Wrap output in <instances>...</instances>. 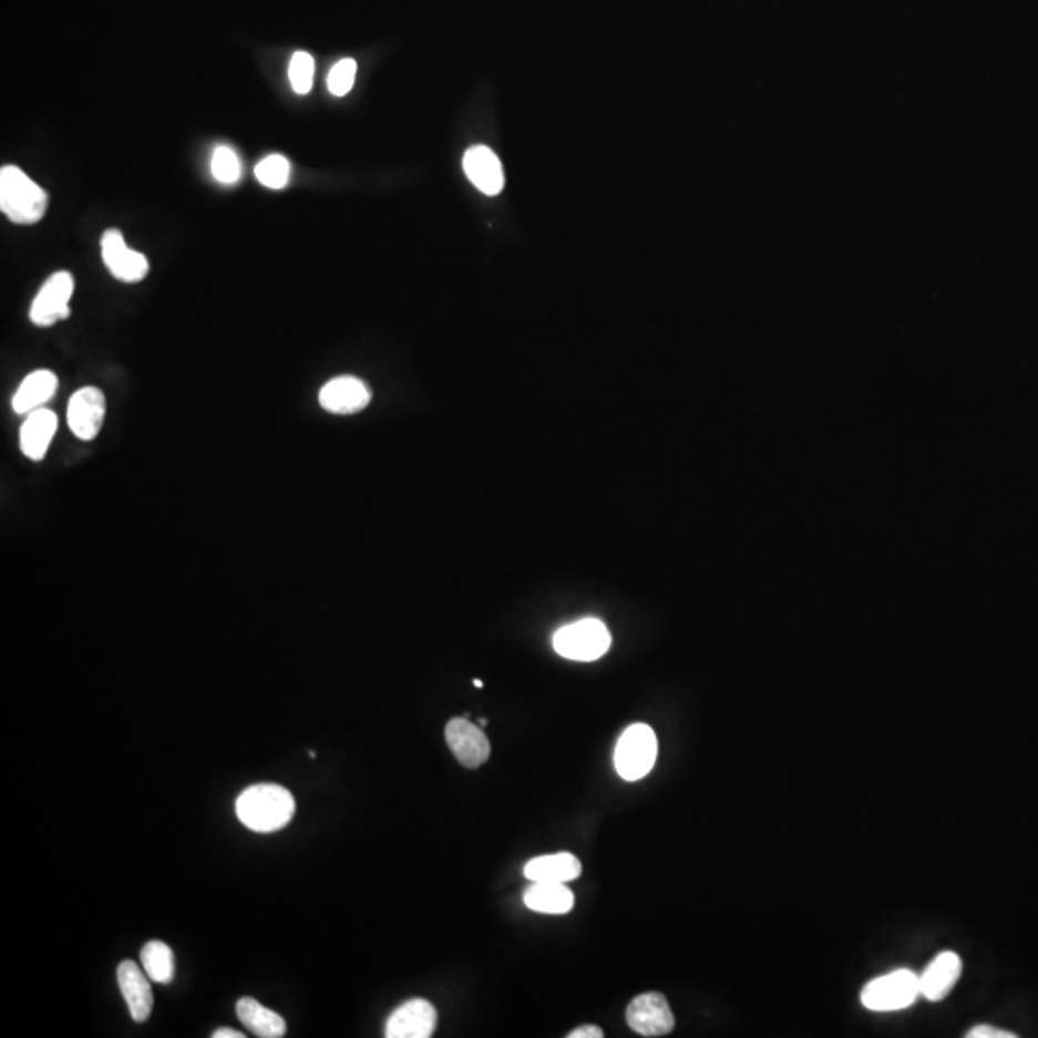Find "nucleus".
Masks as SVG:
<instances>
[{
  "label": "nucleus",
  "mask_w": 1038,
  "mask_h": 1038,
  "mask_svg": "<svg viewBox=\"0 0 1038 1038\" xmlns=\"http://www.w3.org/2000/svg\"><path fill=\"white\" fill-rule=\"evenodd\" d=\"M436 1027V1009L433 1004L414 998L392 1011L387 1021V1038H429Z\"/></svg>",
  "instance_id": "11"
},
{
  "label": "nucleus",
  "mask_w": 1038,
  "mask_h": 1038,
  "mask_svg": "<svg viewBox=\"0 0 1038 1038\" xmlns=\"http://www.w3.org/2000/svg\"><path fill=\"white\" fill-rule=\"evenodd\" d=\"M357 70L358 65L354 60H339V62L331 68L329 75H327V89H329V93L335 96L349 95L352 88H354Z\"/></svg>",
  "instance_id": "25"
},
{
  "label": "nucleus",
  "mask_w": 1038,
  "mask_h": 1038,
  "mask_svg": "<svg viewBox=\"0 0 1038 1038\" xmlns=\"http://www.w3.org/2000/svg\"><path fill=\"white\" fill-rule=\"evenodd\" d=\"M117 983L133 1021H146L153 1011V988L145 969H141L135 962L125 959L117 966Z\"/></svg>",
  "instance_id": "13"
},
{
  "label": "nucleus",
  "mask_w": 1038,
  "mask_h": 1038,
  "mask_svg": "<svg viewBox=\"0 0 1038 1038\" xmlns=\"http://www.w3.org/2000/svg\"><path fill=\"white\" fill-rule=\"evenodd\" d=\"M255 175L264 187L279 191L287 187L289 175H291V166H289V161L281 154H269L264 161L258 162Z\"/></svg>",
  "instance_id": "22"
},
{
  "label": "nucleus",
  "mask_w": 1038,
  "mask_h": 1038,
  "mask_svg": "<svg viewBox=\"0 0 1038 1038\" xmlns=\"http://www.w3.org/2000/svg\"><path fill=\"white\" fill-rule=\"evenodd\" d=\"M525 906L541 914H567L574 908V893L566 883L535 881L523 894Z\"/></svg>",
  "instance_id": "19"
},
{
  "label": "nucleus",
  "mask_w": 1038,
  "mask_h": 1038,
  "mask_svg": "<svg viewBox=\"0 0 1038 1038\" xmlns=\"http://www.w3.org/2000/svg\"><path fill=\"white\" fill-rule=\"evenodd\" d=\"M295 799L281 784H253L240 792L235 810L245 828L255 833H276L295 815Z\"/></svg>",
  "instance_id": "1"
},
{
  "label": "nucleus",
  "mask_w": 1038,
  "mask_h": 1038,
  "mask_svg": "<svg viewBox=\"0 0 1038 1038\" xmlns=\"http://www.w3.org/2000/svg\"><path fill=\"white\" fill-rule=\"evenodd\" d=\"M612 647V635L600 619H582L554 635V650L567 660L595 661Z\"/></svg>",
  "instance_id": "3"
},
{
  "label": "nucleus",
  "mask_w": 1038,
  "mask_h": 1038,
  "mask_svg": "<svg viewBox=\"0 0 1038 1038\" xmlns=\"http://www.w3.org/2000/svg\"><path fill=\"white\" fill-rule=\"evenodd\" d=\"M49 196L18 166L0 169V210L20 226H31L43 219Z\"/></svg>",
  "instance_id": "2"
},
{
  "label": "nucleus",
  "mask_w": 1038,
  "mask_h": 1038,
  "mask_svg": "<svg viewBox=\"0 0 1038 1038\" xmlns=\"http://www.w3.org/2000/svg\"><path fill=\"white\" fill-rule=\"evenodd\" d=\"M314 72H316V62L308 52L300 51L292 54L289 80L297 95H308L312 91Z\"/></svg>",
  "instance_id": "24"
},
{
  "label": "nucleus",
  "mask_w": 1038,
  "mask_h": 1038,
  "mask_svg": "<svg viewBox=\"0 0 1038 1038\" xmlns=\"http://www.w3.org/2000/svg\"><path fill=\"white\" fill-rule=\"evenodd\" d=\"M371 392L362 379L342 376L321 387L320 404L331 414L349 415L362 412L370 404Z\"/></svg>",
  "instance_id": "12"
},
{
  "label": "nucleus",
  "mask_w": 1038,
  "mask_h": 1038,
  "mask_svg": "<svg viewBox=\"0 0 1038 1038\" xmlns=\"http://www.w3.org/2000/svg\"><path fill=\"white\" fill-rule=\"evenodd\" d=\"M59 391V378L51 370H37L23 379L12 397L16 414L28 415L43 408Z\"/></svg>",
  "instance_id": "17"
},
{
  "label": "nucleus",
  "mask_w": 1038,
  "mask_h": 1038,
  "mask_svg": "<svg viewBox=\"0 0 1038 1038\" xmlns=\"http://www.w3.org/2000/svg\"><path fill=\"white\" fill-rule=\"evenodd\" d=\"M464 172L467 179L485 195H499L504 189L502 162L489 146L477 145L465 151Z\"/></svg>",
  "instance_id": "14"
},
{
  "label": "nucleus",
  "mask_w": 1038,
  "mask_h": 1038,
  "mask_svg": "<svg viewBox=\"0 0 1038 1038\" xmlns=\"http://www.w3.org/2000/svg\"><path fill=\"white\" fill-rule=\"evenodd\" d=\"M141 964L148 979L154 983H172L175 975L174 952L162 941H151L143 946L141 950Z\"/></svg>",
  "instance_id": "21"
},
{
  "label": "nucleus",
  "mask_w": 1038,
  "mask_h": 1038,
  "mask_svg": "<svg viewBox=\"0 0 1038 1038\" xmlns=\"http://www.w3.org/2000/svg\"><path fill=\"white\" fill-rule=\"evenodd\" d=\"M73 276L70 271H59L47 279L31 305L30 318L35 326L51 327L60 320L70 318V300L73 295Z\"/></svg>",
  "instance_id": "6"
},
{
  "label": "nucleus",
  "mask_w": 1038,
  "mask_h": 1038,
  "mask_svg": "<svg viewBox=\"0 0 1038 1038\" xmlns=\"http://www.w3.org/2000/svg\"><path fill=\"white\" fill-rule=\"evenodd\" d=\"M214 1038H245V1035L239 1031H233V1029H218V1031L212 1032Z\"/></svg>",
  "instance_id": "28"
},
{
  "label": "nucleus",
  "mask_w": 1038,
  "mask_h": 1038,
  "mask_svg": "<svg viewBox=\"0 0 1038 1038\" xmlns=\"http://www.w3.org/2000/svg\"><path fill=\"white\" fill-rule=\"evenodd\" d=\"M56 429H59V418L52 410L39 408L35 412L28 414L20 428V449L23 454L33 462H41L49 452L52 436L56 435Z\"/></svg>",
  "instance_id": "16"
},
{
  "label": "nucleus",
  "mask_w": 1038,
  "mask_h": 1038,
  "mask_svg": "<svg viewBox=\"0 0 1038 1038\" xmlns=\"http://www.w3.org/2000/svg\"><path fill=\"white\" fill-rule=\"evenodd\" d=\"M243 167L239 156L229 146H218L212 156V175L224 185H233L240 179Z\"/></svg>",
  "instance_id": "23"
},
{
  "label": "nucleus",
  "mask_w": 1038,
  "mask_h": 1038,
  "mask_svg": "<svg viewBox=\"0 0 1038 1038\" xmlns=\"http://www.w3.org/2000/svg\"><path fill=\"white\" fill-rule=\"evenodd\" d=\"M919 996V975L909 969H898L870 980L862 993V1004L872 1011H896L908 1008Z\"/></svg>",
  "instance_id": "5"
},
{
  "label": "nucleus",
  "mask_w": 1038,
  "mask_h": 1038,
  "mask_svg": "<svg viewBox=\"0 0 1038 1038\" xmlns=\"http://www.w3.org/2000/svg\"><path fill=\"white\" fill-rule=\"evenodd\" d=\"M603 1037H604L603 1029H600V1027H596V1025H583V1027H579V1029H575V1031H572L569 1032V1035H567V1038H603Z\"/></svg>",
  "instance_id": "27"
},
{
  "label": "nucleus",
  "mask_w": 1038,
  "mask_h": 1038,
  "mask_svg": "<svg viewBox=\"0 0 1038 1038\" xmlns=\"http://www.w3.org/2000/svg\"><path fill=\"white\" fill-rule=\"evenodd\" d=\"M962 974V959L956 952H941L919 975V988L923 998L929 1003H941L950 995Z\"/></svg>",
  "instance_id": "15"
},
{
  "label": "nucleus",
  "mask_w": 1038,
  "mask_h": 1038,
  "mask_svg": "<svg viewBox=\"0 0 1038 1038\" xmlns=\"http://www.w3.org/2000/svg\"><path fill=\"white\" fill-rule=\"evenodd\" d=\"M583 873V865L579 857L574 854H552V856H541L531 860L525 865V877L530 881H548V883H567L574 881Z\"/></svg>",
  "instance_id": "20"
},
{
  "label": "nucleus",
  "mask_w": 1038,
  "mask_h": 1038,
  "mask_svg": "<svg viewBox=\"0 0 1038 1038\" xmlns=\"http://www.w3.org/2000/svg\"><path fill=\"white\" fill-rule=\"evenodd\" d=\"M473 685H475L477 689H481V687H483V681H480V679H473Z\"/></svg>",
  "instance_id": "29"
},
{
  "label": "nucleus",
  "mask_w": 1038,
  "mask_h": 1038,
  "mask_svg": "<svg viewBox=\"0 0 1038 1038\" xmlns=\"http://www.w3.org/2000/svg\"><path fill=\"white\" fill-rule=\"evenodd\" d=\"M106 418V399L96 387H83L73 392L68 404V425L81 441H93L101 433Z\"/></svg>",
  "instance_id": "10"
},
{
  "label": "nucleus",
  "mask_w": 1038,
  "mask_h": 1038,
  "mask_svg": "<svg viewBox=\"0 0 1038 1038\" xmlns=\"http://www.w3.org/2000/svg\"><path fill=\"white\" fill-rule=\"evenodd\" d=\"M102 260L110 269V274L124 281V284H138L148 276L151 264L145 255L131 250L125 245L124 235L120 229H109L101 239Z\"/></svg>",
  "instance_id": "9"
},
{
  "label": "nucleus",
  "mask_w": 1038,
  "mask_h": 1038,
  "mask_svg": "<svg viewBox=\"0 0 1038 1038\" xmlns=\"http://www.w3.org/2000/svg\"><path fill=\"white\" fill-rule=\"evenodd\" d=\"M625 1016L633 1031L643 1037H666L676 1027L674 1011L666 996L660 993H647L633 998Z\"/></svg>",
  "instance_id": "7"
},
{
  "label": "nucleus",
  "mask_w": 1038,
  "mask_h": 1038,
  "mask_svg": "<svg viewBox=\"0 0 1038 1038\" xmlns=\"http://www.w3.org/2000/svg\"><path fill=\"white\" fill-rule=\"evenodd\" d=\"M658 758V739L650 727L635 723L627 727L619 737L616 747V763L619 778L625 781H639L650 773Z\"/></svg>",
  "instance_id": "4"
},
{
  "label": "nucleus",
  "mask_w": 1038,
  "mask_h": 1038,
  "mask_svg": "<svg viewBox=\"0 0 1038 1038\" xmlns=\"http://www.w3.org/2000/svg\"><path fill=\"white\" fill-rule=\"evenodd\" d=\"M966 1037L969 1038H1017L1016 1032L1004 1031V1029H996V1027H990V1025H977L974 1029H969L966 1032Z\"/></svg>",
  "instance_id": "26"
},
{
  "label": "nucleus",
  "mask_w": 1038,
  "mask_h": 1038,
  "mask_svg": "<svg viewBox=\"0 0 1038 1038\" xmlns=\"http://www.w3.org/2000/svg\"><path fill=\"white\" fill-rule=\"evenodd\" d=\"M487 726H489L487 719H480V727H487Z\"/></svg>",
  "instance_id": "30"
},
{
  "label": "nucleus",
  "mask_w": 1038,
  "mask_h": 1038,
  "mask_svg": "<svg viewBox=\"0 0 1038 1038\" xmlns=\"http://www.w3.org/2000/svg\"><path fill=\"white\" fill-rule=\"evenodd\" d=\"M237 1017L248 1031L261 1038H281L287 1035V1024L284 1017L261 1006L255 998H240L237 1006Z\"/></svg>",
  "instance_id": "18"
},
{
  "label": "nucleus",
  "mask_w": 1038,
  "mask_h": 1038,
  "mask_svg": "<svg viewBox=\"0 0 1038 1038\" xmlns=\"http://www.w3.org/2000/svg\"><path fill=\"white\" fill-rule=\"evenodd\" d=\"M444 737L452 754L467 770H477L491 758V742L483 727L475 726L467 718H454L446 723Z\"/></svg>",
  "instance_id": "8"
}]
</instances>
